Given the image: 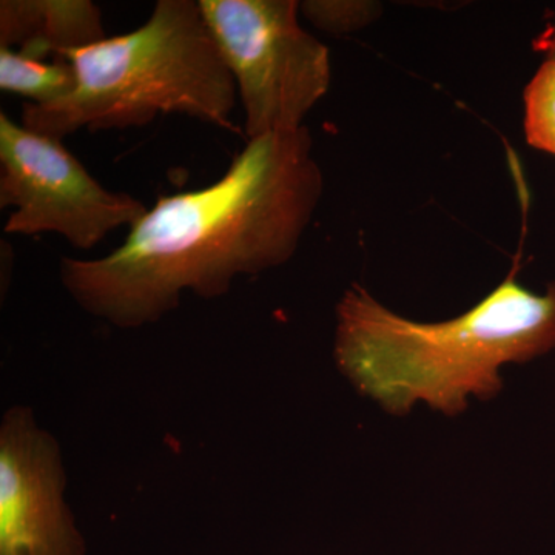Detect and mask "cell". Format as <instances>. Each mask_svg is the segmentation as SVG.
<instances>
[{
  "label": "cell",
  "mask_w": 555,
  "mask_h": 555,
  "mask_svg": "<svg viewBox=\"0 0 555 555\" xmlns=\"http://www.w3.org/2000/svg\"><path fill=\"white\" fill-rule=\"evenodd\" d=\"M0 207H14L9 235L57 233L90 250L149 208L129 193L102 188L62 141L36 133L0 113Z\"/></svg>",
  "instance_id": "5b68a950"
},
{
  "label": "cell",
  "mask_w": 555,
  "mask_h": 555,
  "mask_svg": "<svg viewBox=\"0 0 555 555\" xmlns=\"http://www.w3.org/2000/svg\"><path fill=\"white\" fill-rule=\"evenodd\" d=\"M78 86L72 62L30 60L0 47V89L21 94L35 105H50L68 98Z\"/></svg>",
  "instance_id": "ba28073f"
},
{
  "label": "cell",
  "mask_w": 555,
  "mask_h": 555,
  "mask_svg": "<svg viewBox=\"0 0 555 555\" xmlns=\"http://www.w3.org/2000/svg\"><path fill=\"white\" fill-rule=\"evenodd\" d=\"M323 189L308 127L248 139L217 182L160 196L107 257L62 259V284L112 326L158 323L184 292L222 297L236 276L286 264Z\"/></svg>",
  "instance_id": "6da1fadb"
},
{
  "label": "cell",
  "mask_w": 555,
  "mask_h": 555,
  "mask_svg": "<svg viewBox=\"0 0 555 555\" xmlns=\"http://www.w3.org/2000/svg\"><path fill=\"white\" fill-rule=\"evenodd\" d=\"M553 349L555 281L534 294L516 272L473 309L441 323L397 315L360 284L337 306L339 372L390 415L406 416L420 401L447 416L463 414L470 397L488 401L502 392L505 364Z\"/></svg>",
  "instance_id": "7a4b0ae2"
},
{
  "label": "cell",
  "mask_w": 555,
  "mask_h": 555,
  "mask_svg": "<svg viewBox=\"0 0 555 555\" xmlns=\"http://www.w3.org/2000/svg\"><path fill=\"white\" fill-rule=\"evenodd\" d=\"M104 39L101 10L90 0L0 2V47L30 60H57Z\"/></svg>",
  "instance_id": "52a82bcc"
},
{
  "label": "cell",
  "mask_w": 555,
  "mask_h": 555,
  "mask_svg": "<svg viewBox=\"0 0 555 555\" xmlns=\"http://www.w3.org/2000/svg\"><path fill=\"white\" fill-rule=\"evenodd\" d=\"M60 443L14 406L0 425V555H87L64 492Z\"/></svg>",
  "instance_id": "8992f818"
},
{
  "label": "cell",
  "mask_w": 555,
  "mask_h": 555,
  "mask_svg": "<svg viewBox=\"0 0 555 555\" xmlns=\"http://www.w3.org/2000/svg\"><path fill=\"white\" fill-rule=\"evenodd\" d=\"M534 47L543 61L525 90V137L531 147L555 156V14Z\"/></svg>",
  "instance_id": "9c48e42d"
},
{
  "label": "cell",
  "mask_w": 555,
  "mask_h": 555,
  "mask_svg": "<svg viewBox=\"0 0 555 555\" xmlns=\"http://www.w3.org/2000/svg\"><path fill=\"white\" fill-rule=\"evenodd\" d=\"M299 13L332 36L353 35L371 27L383 14V5L372 0H305Z\"/></svg>",
  "instance_id": "30bf717a"
},
{
  "label": "cell",
  "mask_w": 555,
  "mask_h": 555,
  "mask_svg": "<svg viewBox=\"0 0 555 555\" xmlns=\"http://www.w3.org/2000/svg\"><path fill=\"white\" fill-rule=\"evenodd\" d=\"M64 60L75 67L76 90L54 104L25 105V129L62 141L80 129L126 130L179 113L238 131L235 79L198 2L158 0L142 27Z\"/></svg>",
  "instance_id": "3957f363"
},
{
  "label": "cell",
  "mask_w": 555,
  "mask_h": 555,
  "mask_svg": "<svg viewBox=\"0 0 555 555\" xmlns=\"http://www.w3.org/2000/svg\"><path fill=\"white\" fill-rule=\"evenodd\" d=\"M235 79L248 139L305 127L331 89V51L299 25L297 0H199Z\"/></svg>",
  "instance_id": "277c9868"
}]
</instances>
